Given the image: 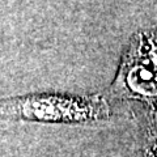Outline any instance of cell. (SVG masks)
<instances>
[{
  "instance_id": "obj_1",
  "label": "cell",
  "mask_w": 157,
  "mask_h": 157,
  "mask_svg": "<svg viewBox=\"0 0 157 157\" xmlns=\"http://www.w3.org/2000/svg\"><path fill=\"white\" fill-rule=\"evenodd\" d=\"M6 113L48 122H85L102 118L106 107L102 101L39 96L8 102L6 104Z\"/></svg>"
}]
</instances>
